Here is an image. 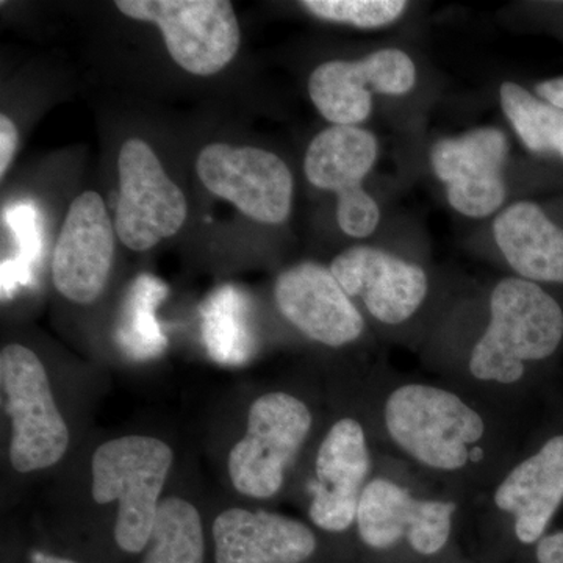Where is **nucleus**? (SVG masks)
Returning a JSON list of instances; mask_svg holds the SVG:
<instances>
[{
  "label": "nucleus",
  "instance_id": "obj_1",
  "mask_svg": "<svg viewBox=\"0 0 563 563\" xmlns=\"http://www.w3.org/2000/svg\"><path fill=\"white\" fill-rule=\"evenodd\" d=\"M172 446L157 437H117L91 459V492L98 504L118 503L114 542L122 553L146 551L172 473Z\"/></svg>",
  "mask_w": 563,
  "mask_h": 563
},
{
  "label": "nucleus",
  "instance_id": "obj_2",
  "mask_svg": "<svg viewBox=\"0 0 563 563\" xmlns=\"http://www.w3.org/2000/svg\"><path fill=\"white\" fill-rule=\"evenodd\" d=\"M490 309V324L470 358L476 379L517 383L523 377L525 362L550 357L562 342L561 306L531 280L499 282Z\"/></svg>",
  "mask_w": 563,
  "mask_h": 563
},
{
  "label": "nucleus",
  "instance_id": "obj_3",
  "mask_svg": "<svg viewBox=\"0 0 563 563\" xmlns=\"http://www.w3.org/2000/svg\"><path fill=\"white\" fill-rule=\"evenodd\" d=\"M0 388L11 421L10 462L18 473L51 468L68 453L70 433L38 355L11 343L0 351Z\"/></svg>",
  "mask_w": 563,
  "mask_h": 563
},
{
  "label": "nucleus",
  "instance_id": "obj_4",
  "mask_svg": "<svg viewBox=\"0 0 563 563\" xmlns=\"http://www.w3.org/2000/svg\"><path fill=\"white\" fill-rule=\"evenodd\" d=\"M388 432L406 453L431 468L453 472L470 461V444L483 439L479 413L454 393L406 385L385 406Z\"/></svg>",
  "mask_w": 563,
  "mask_h": 563
},
{
  "label": "nucleus",
  "instance_id": "obj_5",
  "mask_svg": "<svg viewBox=\"0 0 563 563\" xmlns=\"http://www.w3.org/2000/svg\"><path fill=\"white\" fill-rule=\"evenodd\" d=\"M310 429L312 413L296 396L274 391L255 399L247 413L246 432L229 453L233 488L247 498L276 496Z\"/></svg>",
  "mask_w": 563,
  "mask_h": 563
},
{
  "label": "nucleus",
  "instance_id": "obj_6",
  "mask_svg": "<svg viewBox=\"0 0 563 563\" xmlns=\"http://www.w3.org/2000/svg\"><path fill=\"white\" fill-rule=\"evenodd\" d=\"M114 5L133 21L154 24L173 60L192 76H214L239 54L242 29L228 0H120Z\"/></svg>",
  "mask_w": 563,
  "mask_h": 563
},
{
  "label": "nucleus",
  "instance_id": "obj_7",
  "mask_svg": "<svg viewBox=\"0 0 563 563\" xmlns=\"http://www.w3.org/2000/svg\"><path fill=\"white\" fill-rule=\"evenodd\" d=\"M118 177L120 196L113 222L125 247L146 252L180 232L188 217L187 198L150 143L124 141L118 155Z\"/></svg>",
  "mask_w": 563,
  "mask_h": 563
},
{
  "label": "nucleus",
  "instance_id": "obj_8",
  "mask_svg": "<svg viewBox=\"0 0 563 563\" xmlns=\"http://www.w3.org/2000/svg\"><path fill=\"white\" fill-rule=\"evenodd\" d=\"M203 187L231 202L244 217L279 225L291 213L295 180L279 155L262 147L211 143L196 158Z\"/></svg>",
  "mask_w": 563,
  "mask_h": 563
},
{
  "label": "nucleus",
  "instance_id": "obj_9",
  "mask_svg": "<svg viewBox=\"0 0 563 563\" xmlns=\"http://www.w3.org/2000/svg\"><path fill=\"white\" fill-rule=\"evenodd\" d=\"M377 151L372 132L357 125H332L314 136L303 158L307 180L320 190L335 192L336 221L352 239H366L379 225V206L362 187L377 161Z\"/></svg>",
  "mask_w": 563,
  "mask_h": 563
},
{
  "label": "nucleus",
  "instance_id": "obj_10",
  "mask_svg": "<svg viewBox=\"0 0 563 563\" xmlns=\"http://www.w3.org/2000/svg\"><path fill=\"white\" fill-rule=\"evenodd\" d=\"M117 231L102 196L85 191L70 202L52 255V282L63 298L90 306L109 284Z\"/></svg>",
  "mask_w": 563,
  "mask_h": 563
},
{
  "label": "nucleus",
  "instance_id": "obj_11",
  "mask_svg": "<svg viewBox=\"0 0 563 563\" xmlns=\"http://www.w3.org/2000/svg\"><path fill=\"white\" fill-rule=\"evenodd\" d=\"M417 68L399 49H380L361 60L322 63L309 77L313 106L332 125H357L373 111V95L412 91Z\"/></svg>",
  "mask_w": 563,
  "mask_h": 563
},
{
  "label": "nucleus",
  "instance_id": "obj_12",
  "mask_svg": "<svg viewBox=\"0 0 563 563\" xmlns=\"http://www.w3.org/2000/svg\"><path fill=\"white\" fill-rule=\"evenodd\" d=\"M509 157L506 133L474 129L455 139L437 141L431 150L433 173L446 187L448 201L459 213L485 218L506 199L503 173Z\"/></svg>",
  "mask_w": 563,
  "mask_h": 563
},
{
  "label": "nucleus",
  "instance_id": "obj_13",
  "mask_svg": "<svg viewBox=\"0 0 563 563\" xmlns=\"http://www.w3.org/2000/svg\"><path fill=\"white\" fill-rule=\"evenodd\" d=\"M274 299L299 332L325 346L355 342L365 328L361 312L331 268L318 263L303 262L282 272L274 285Z\"/></svg>",
  "mask_w": 563,
  "mask_h": 563
},
{
  "label": "nucleus",
  "instance_id": "obj_14",
  "mask_svg": "<svg viewBox=\"0 0 563 563\" xmlns=\"http://www.w3.org/2000/svg\"><path fill=\"white\" fill-rule=\"evenodd\" d=\"M455 504L421 501L388 479H374L363 488L357 518L363 542L385 550L409 540L417 553L435 554L446 544Z\"/></svg>",
  "mask_w": 563,
  "mask_h": 563
},
{
  "label": "nucleus",
  "instance_id": "obj_15",
  "mask_svg": "<svg viewBox=\"0 0 563 563\" xmlns=\"http://www.w3.org/2000/svg\"><path fill=\"white\" fill-rule=\"evenodd\" d=\"M368 473L369 454L362 426L352 418L336 421L322 440L314 462L309 507L313 523L328 532L351 528Z\"/></svg>",
  "mask_w": 563,
  "mask_h": 563
},
{
  "label": "nucleus",
  "instance_id": "obj_16",
  "mask_svg": "<svg viewBox=\"0 0 563 563\" xmlns=\"http://www.w3.org/2000/svg\"><path fill=\"white\" fill-rule=\"evenodd\" d=\"M331 272L347 296H357L376 320L401 324L428 295V277L413 265L372 246H354L336 255Z\"/></svg>",
  "mask_w": 563,
  "mask_h": 563
},
{
  "label": "nucleus",
  "instance_id": "obj_17",
  "mask_svg": "<svg viewBox=\"0 0 563 563\" xmlns=\"http://www.w3.org/2000/svg\"><path fill=\"white\" fill-rule=\"evenodd\" d=\"M214 563H303L317 551L309 526L285 515L231 507L211 525Z\"/></svg>",
  "mask_w": 563,
  "mask_h": 563
},
{
  "label": "nucleus",
  "instance_id": "obj_18",
  "mask_svg": "<svg viewBox=\"0 0 563 563\" xmlns=\"http://www.w3.org/2000/svg\"><path fill=\"white\" fill-rule=\"evenodd\" d=\"M563 499V435L554 437L528 461L521 462L496 490L495 503L515 517V532L533 543Z\"/></svg>",
  "mask_w": 563,
  "mask_h": 563
},
{
  "label": "nucleus",
  "instance_id": "obj_19",
  "mask_svg": "<svg viewBox=\"0 0 563 563\" xmlns=\"http://www.w3.org/2000/svg\"><path fill=\"white\" fill-rule=\"evenodd\" d=\"M496 244L526 280L563 284V229L537 203L517 202L493 222Z\"/></svg>",
  "mask_w": 563,
  "mask_h": 563
},
{
  "label": "nucleus",
  "instance_id": "obj_20",
  "mask_svg": "<svg viewBox=\"0 0 563 563\" xmlns=\"http://www.w3.org/2000/svg\"><path fill=\"white\" fill-rule=\"evenodd\" d=\"M206 562V531L199 510L179 496L163 499L141 563Z\"/></svg>",
  "mask_w": 563,
  "mask_h": 563
},
{
  "label": "nucleus",
  "instance_id": "obj_21",
  "mask_svg": "<svg viewBox=\"0 0 563 563\" xmlns=\"http://www.w3.org/2000/svg\"><path fill=\"white\" fill-rule=\"evenodd\" d=\"M499 98L504 114L529 151L558 152L563 157V110L540 101L514 81H504Z\"/></svg>",
  "mask_w": 563,
  "mask_h": 563
},
{
  "label": "nucleus",
  "instance_id": "obj_22",
  "mask_svg": "<svg viewBox=\"0 0 563 563\" xmlns=\"http://www.w3.org/2000/svg\"><path fill=\"white\" fill-rule=\"evenodd\" d=\"M302 9L322 21L379 29L398 20L406 10L404 0H303Z\"/></svg>",
  "mask_w": 563,
  "mask_h": 563
},
{
  "label": "nucleus",
  "instance_id": "obj_23",
  "mask_svg": "<svg viewBox=\"0 0 563 563\" xmlns=\"http://www.w3.org/2000/svg\"><path fill=\"white\" fill-rule=\"evenodd\" d=\"M20 146V132L7 114L0 117V179L5 177Z\"/></svg>",
  "mask_w": 563,
  "mask_h": 563
},
{
  "label": "nucleus",
  "instance_id": "obj_24",
  "mask_svg": "<svg viewBox=\"0 0 563 563\" xmlns=\"http://www.w3.org/2000/svg\"><path fill=\"white\" fill-rule=\"evenodd\" d=\"M539 563H563V532L544 537L537 548Z\"/></svg>",
  "mask_w": 563,
  "mask_h": 563
},
{
  "label": "nucleus",
  "instance_id": "obj_25",
  "mask_svg": "<svg viewBox=\"0 0 563 563\" xmlns=\"http://www.w3.org/2000/svg\"><path fill=\"white\" fill-rule=\"evenodd\" d=\"M536 91L537 95L542 96L544 101L563 110V77L542 81V84L537 85Z\"/></svg>",
  "mask_w": 563,
  "mask_h": 563
},
{
  "label": "nucleus",
  "instance_id": "obj_26",
  "mask_svg": "<svg viewBox=\"0 0 563 563\" xmlns=\"http://www.w3.org/2000/svg\"><path fill=\"white\" fill-rule=\"evenodd\" d=\"M29 563H81L76 559L69 558V555H63L57 553H51V551H33Z\"/></svg>",
  "mask_w": 563,
  "mask_h": 563
},
{
  "label": "nucleus",
  "instance_id": "obj_27",
  "mask_svg": "<svg viewBox=\"0 0 563 563\" xmlns=\"http://www.w3.org/2000/svg\"><path fill=\"white\" fill-rule=\"evenodd\" d=\"M481 455H483V450L481 448H473L472 454H470V457L473 459V461H479Z\"/></svg>",
  "mask_w": 563,
  "mask_h": 563
}]
</instances>
